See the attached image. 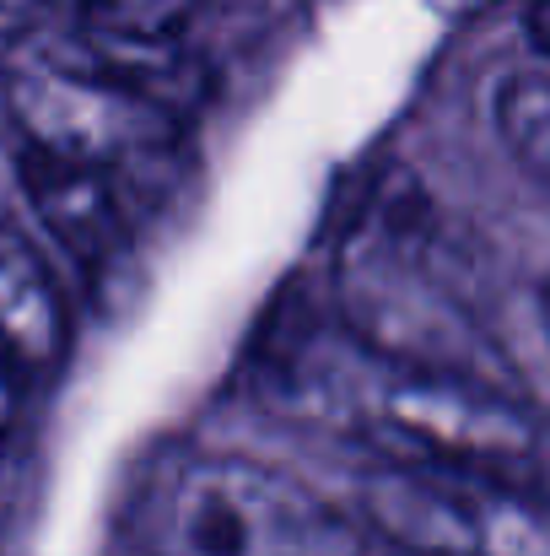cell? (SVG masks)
I'll use <instances>...</instances> for the list:
<instances>
[{"label": "cell", "instance_id": "1", "mask_svg": "<svg viewBox=\"0 0 550 556\" xmlns=\"http://www.w3.org/2000/svg\"><path fill=\"white\" fill-rule=\"evenodd\" d=\"M270 389L286 416L351 432L383 465H448L529 492L540 481V416L513 383L388 357L346 325L286 341L270 357Z\"/></svg>", "mask_w": 550, "mask_h": 556}, {"label": "cell", "instance_id": "2", "mask_svg": "<svg viewBox=\"0 0 550 556\" xmlns=\"http://www.w3.org/2000/svg\"><path fill=\"white\" fill-rule=\"evenodd\" d=\"M5 114L27 157L103 174L136 189L183 147L194 71L174 38H130L92 22H49L11 38Z\"/></svg>", "mask_w": 550, "mask_h": 556}, {"label": "cell", "instance_id": "3", "mask_svg": "<svg viewBox=\"0 0 550 556\" xmlns=\"http://www.w3.org/2000/svg\"><path fill=\"white\" fill-rule=\"evenodd\" d=\"M125 535L141 556H362L314 486L216 448H163L125 503Z\"/></svg>", "mask_w": 550, "mask_h": 556}, {"label": "cell", "instance_id": "4", "mask_svg": "<svg viewBox=\"0 0 550 556\" xmlns=\"http://www.w3.org/2000/svg\"><path fill=\"white\" fill-rule=\"evenodd\" d=\"M357 503L378 541L405 556H550L540 492L497 476L378 465Z\"/></svg>", "mask_w": 550, "mask_h": 556}, {"label": "cell", "instance_id": "5", "mask_svg": "<svg viewBox=\"0 0 550 556\" xmlns=\"http://www.w3.org/2000/svg\"><path fill=\"white\" fill-rule=\"evenodd\" d=\"M22 185L33 211L43 216V227L60 238V249L81 265V270H103L125 254L130 243V189L87 174V168H65L49 157H27L22 152Z\"/></svg>", "mask_w": 550, "mask_h": 556}, {"label": "cell", "instance_id": "6", "mask_svg": "<svg viewBox=\"0 0 550 556\" xmlns=\"http://www.w3.org/2000/svg\"><path fill=\"white\" fill-rule=\"evenodd\" d=\"M65 346H71V308L54 270L43 265L33 238L0 222V352L22 372H38L54 368Z\"/></svg>", "mask_w": 550, "mask_h": 556}, {"label": "cell", "instance_id": "7", "mask_svg": "<svg viewBox=\"0 0 550 556\" xmlns=\"http://www.w3.org/2000/svg\"><path fill=\"white\" fill-rule=\"evenodd\" d=\"M497 125H502V147L508 157L535 179L546 185L550 174V87L540 60H529L519 76H508L502 98H497Z\"/></svg>", "mask_w": 550, "mask_h": 556}, {"label": "cell", "instance_id": "8", "mask_svg": "<svg viewBox=\"0 0 550 556\" xmlns=\"http://www.w3.org/2000/svg\"><path fill=\"white\" fill-rule=\"evenodd\" d=\"M205 0H81V22L130 33V38H174Z\"/></svg>", "mask_w": 550, "mask_h": 556}, {"label": "cell", "instance_id": "9", "mask_svg": "<svg viewBox=\"0 0 550 556\" xmlns=\"http://www.w3.org/2000/svg\"><path fill=\"white\" fill-rule=\"evenodd\" d=\"M60 11H65V0H0V16H5L16 33L49 27V22H60Z\"/></svg>", "mask_w": 550, "mask_h": 556}]
</instances>
